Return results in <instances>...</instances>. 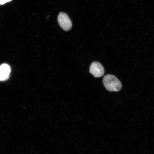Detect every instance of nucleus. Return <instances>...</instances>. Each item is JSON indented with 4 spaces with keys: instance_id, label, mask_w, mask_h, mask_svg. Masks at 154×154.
<instances>
[{
    "instance_id": "obj_1",
    "label": "nucleus",
    "mask_w": 154,
    "mask_h": 154,
    "mask_svg": "<svg viewBox=\"0 0 154 154\" xmlns=\"http://www.w3.org/2000/svg\"><path fill=\"white\" fill-rule=\"evenodd\" d=\"M103 82L106 89L109 91L118 92L122 88V84L120 80L113 75H106L103 77Z\"/></svg>"
},
{
    "instance_id": "obj_2",
    "label": "nucleus",
    "mask_w": 154,
    "mask_h": 154,
    "mask_svg": "<svg viewBox=\"0 0 154 154\" xmlns=\"http://www.w3.org/2000/svg\"><path fill=\"white\" fill-rule=\"evenodd\" d=\"M57 20L60 26L65 31H68L72 28V21L66 13L63 12L60 13L58 16Z\"/></svg>"
},
{
    "instance_id": "obj_3",
    "label": "nucleus",
    "mask_w": 154,
    "mask_h": 154,
    "mask_svg": "<svg viewBox=\"0 0 154 154\" xmlns=\"http://www.w3.org/2000/svg\"><path fill=\"white\" fill-rule=\"evenodd\" d=\"M89 72L95 78H100L104 74L105 70L100 63L97 61H94L90 65Z\"/></svg>"
},
{
    "instance_id": "obj_4",
    "label": "nucleus",
    "mask_w": 154,
    "mask_h": 154,
    "mask_svg": "<svg viewBox=\"0 0 154 154\" xmlns=\"http://www.w3.org/2000/svg\"><path fill=\"white\" fill-rule=\"evenodd\" d=\"M11 69L9 65L4 63L0 65V81H4L9 78Z\"/></svg>"
},
{
    "instance_id": "obj_5",
    "label": "nucleus",
    "mask_w": 154,
    "mask_h": 154,
    "mask_svg": "<svg viewBox=\"0 0 154 154\" xmlns=\"http://www.w3.org/2000/svg\"><path fill=\"white\" fill-rule=\"evenodd\" d=\"M12 0H0V5H3L9 2Z\"/></svg>"
}]
</instances>
